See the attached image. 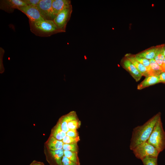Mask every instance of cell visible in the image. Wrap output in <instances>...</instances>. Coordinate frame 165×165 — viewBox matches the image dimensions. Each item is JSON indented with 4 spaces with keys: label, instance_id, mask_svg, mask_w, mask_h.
I'll return each instance as SVG.
<instances>
[{
    "label": "cell",
    "instance_id": "obj_18",
    "mask_svg": "<svg viewBox=\"0 0 165 165\" xmlns=\"http://www.w3.org/2000/svg\"><path fill=\"white\" fill-rule=\"evenodd\" d=\"M152 75L158 76L163 72L161 67L156 62L154 59L150 60Z\"/></svg>",
    "mask_w": 165,
    "mask_h": 165
},
{
    "label": "cell",
    "instance_id": "obj_10",
    "mask_svg": "<svg viewBox=\"0 0 165 165\" xmlns=\"http://www.w3.org/2000/svg\"><path fill=\"white\" fill-rule=\"evenodd\" d=\"M49 150L47 159L50 165H62V160L64 156L63 148L54 151Z\"/></svg>",
    "mask_w": 165,
    "mask_h": 165
},
{
    "label": "cell",
    "instance_id": "obj_13",
    "mask_svg": "<svg viewBox=\"0 0 165 165\" xmlns=\"http://www.w3.org/2000/svg\"><path fill=\"white\" fill-rule=\"evenodd\" d=\"M160 46V45L152 47L135 55L149 60L154 59L159 50Z\"/></svg>",
    "mask_w": 165,
    "mask_h": 165
},
{
    "label": "cell",
    "instance_id": "obj_1",
    "mask_svg": "<svg viewBox=\"0 0 165 165\" xmlns=\"http://www.w3.org/2000/svg\"><path fill=\"white\" fill-rule=\"evenodd\" d=\"M161 113L159 112L142 125L137 126L133 129L129 146L131 150L147 141L156 123L161 118Z\"/></svg>",
    "mask_w": 165,
    "mask_h": 165
},
{
    "label": "cell",
    "instance_id": "obj_17",
    "mask_svg": "<svg viewBox=\"0 0 165 165\" xmlns=\"http://www.w3.org/2000/svg\"><path fill=\"white\" fill-rule=\"evenodd\" d=\"M50 136L58 140L62 141L66 136V133L62 130L60 124L58 121L52 129Z\"/></svg>",
    "mask_w": 165,
    "mask_h": 165
},
{
    "label": "cell",
    "instance_id": "obj_33",
    "mask_svg": "<svg viewBox=\"0 0 165 165\" xmlns=\"http://www.w3.org/2000/svg\"><path fill=\"white\" fill-rule=\"evenodd\" d=\"M163 51L164 55L165 57V44H164L163 47Z\"/></svg>",
    "mask_w": 165,
    "mask_h": 165
},
{
    "label": "cell",
    "instance_id": "obj_16",
    "mask_svg": "<svg viewBox=\"0 0 165 165\" xmlns=\"http://www.w3.org/2000/svg\"><path fill=\"white\" fill-rule=\"evenodd\" d=\"M63 145L62 141L58 140L51 136L46 143L48 150L52 151L63 148Z\"/></svg>",
    "mask_w": 165,
    "mask_h": 165
},
{
    "label": "cell",
    "instance_id": "obj_19",
    "mask_svg": "<svg viewBox=\"0 0 165 165\" xmlns=\"http://www.w3.org/2000/svg\"><path fill=\"white\" fill-rule=\"evenodd\" d=\"M64 155L68 159L75 163L80 165V162L78 156V153L64 150Z\"/></svg>",
    "mask_w": 165,
    "mask_h": 165
},
{
    "label": "cell",
    "instance_id": "obj_20",
    "mask_svg": "<svg viewBox=\"0 0 165 165\" xmlns=\"http://www.w3.org/2000/svg\"><path fill=\"white\" fill-rule=\"evenodd\" d=\"M134 57L136 60L141 63L146 68L149 75H152L150 60L144 58L135 56V55H134Z\"/></svg>",
    "mask_w": 165,
    "mask_h": 165
},
{
    "label": "cell",
    "instance_id": "obj_14",
    "mask_svg": "<svg viewBox=\"0 0 165 165\" xmlns=\"http://www.w3.org/2000/svg\"><path fill=\"white\" fill-rule=\"evenodd\" d=\"M160 82L158 76L149 75L145 77L144 79L138 84L137 89L141 90Z\"/></svg>",
    "mask_w": 165,
    "mask_h": 165
},
{
    "label": "cell",
    "instance_id": "obj_24",
    "mask_svg": "<svg viewBox=\"0 0 165 165\" xmlns=\"http://www.w3.org/2000/svg\"><path fill=\"white\" fill-rule=\"evenodd\" d=\"M81 123L79 118L72 120L68 123V127L69 130H77L81 125Z\"/></svg>",
    "mask_w": 165,
    "mask_h": 165
},
{
    "label": "cell",
    "instance_id": "obj_21",
    "mask_svg": "<svg viewBox=\"0 0 165 165\" xmlns=\"http://www.w3.org/2000/svg\"><path fill=\"white\" fill-rule=\"evenodd\" d=\"M164 45V44L160 45L159 50L154 59L156 62L161 67L165 57L163 51V47Z\"/></svg>",
    "mask_w": 165,
    "mask_h": 165
},
{
    "label": "cell",
    "instance_id": "obj_30",
    "mask_svg": "<svg viewBox=\"0 0 165 165\" xmlns=\"http://www.w3.org/2000/svg\"><path fill=\"white\" fill-rule=\"evenodd\" d=\"M160 82L165 83V72H163L158 76Z\"/></svg>",
    "mask_w": 165,
    "mask_h": 165
},
{
    "label": "cell",
    "instance_id": "obj_31",
    "mask_svg": "<svg viewBox=\"0 0 165 165\" xmlns=\"http://www.w3.org/2000/svg\"><path fill=\"white\" fill-rule=\"evenodd\" d=\"M161 68L163 72H165V57L163 60Z\"/></svg>",
    "mask_w": 165,
    "mask_h": 165
},
{
    "label": "cell",
    "instance_id": "obj_9",
    "mask_svg": "<svg viewBox=\"0 0 165 165\" xmlns=\"http://www.w3.org/2000/svg\"><path fill=\"white\" fill-rule=\"evenodd\" d=\"M121 65L127 71L136 82L139 81L142 75L139 72L132 63L125 57L121 61Z\"/></svg>",
    "mask_w": 165,
    "mask_h": 165
},
{
    "label": "cell",
    "instance_id": "obj_34",
    "mask_svg": "<svg viewBox=\"0 0 165 165\" xmlns=\"http://www.w3.org/2000/svg\"><path fill=\"white\" fill-rule=\"evenodd\" d=\"M37 165H44V164L40 162H37Z\"/></svg>",
    "mask_w": 165,
    "mask_h": 165
},
{
    "label": "cell",
    "instance_id": "obj_5",
    "mask_svg": "<svg viewBox=\"0 0 165 165\" xmlns=\"http://www.w3.org/2000/svg\"><path fill=\"white\" fill-rule=\"evenodd\" d=\"M53 0H40L36 6L45 20H53L56 16L52 6Z\"/></svg>",
    "mask_w": 165,
    "mask_h": 165
},
{
    "label": "cell",
    "instance_id": "obj_27",
    "mask_svg": "<svg viewBox=\"0 0 165 165\" xmlns=\"http://www.w3.org/2000/svg\"><path fill=\"white\" fill-rule=\"evenodd\" d=\"M62 165H79L72 161L64 155L62 160Z\"/></svg>",
    "mask_w": 165,
    "mask_h": 165
},
{
    "label": "cell",
    "instance_id": "obj_29",
    "mask_svg": "<svg viewBox=\"0 0 165 165\" xmlns=\"http://www.w3.org/2000/svg\"><path fill=\"white\" fill-rule=\"evenodd\" d=\"M5 52L4 49L1 47H0V70L1 71H3L4 69V67L2 63V58Z\"/></svg>",
    "mask_w": 165,
    "mask_h": 165
},
{
    "label": "cell",
    "instance_id": "obj_6",
    "mask_svg": "<svg viewBox=\"0 0 165 165\" xmlns=\"http://www.w3.org/2000/svg\"><path fill=\"white\" fill-rule=\"evenodd\" d=\"M72 12V7L71 6L59 13L53 20L58 28L64 32L66 31V26L70 19Z\"/></svg>",
    "mask_w": 165,
    "mask_h": 165
},
{
    "label": "cell",
    "instance_id": "obj_4",
    "mask_svg": "<svg viewBox=\"0 0 165 165\" xmlns=\"http://www.w3.org/2000/svg\"><path fill=\"white\" fill-rule=\"evenodd\" d=\"M135 157L141 160L146 157L158 158L160 152L147 141L140 144L132 150Z\"/></svg>",
    "mask_w": 165,
    "mask_h": 165
},
{
    "label": "cell",
    "instance_id": "obj_28",
    "mask_svg": "<svg viewBox=\"0 0 165 165\" xmlns=\"http://www.w3.org/2000/svg\"><path fill=\"white\" fill-rule=\"evenodd\" d=\"M66 135L72 138H76L79 136L76 130H70L66 133Z\"/></svg>",
    "mask_w": 165,
    "mask_h": 165
},
{
    "label": "cell",
    "instance_id": "obj_25",
    "mask_svg": "<svg viewBox=\"0 0 165 165\" xmlns=\"http://www.w3.org/2000/svg\"><path fill=\"white\" fill-rule=\"evenodd\" d=\"M80 140L79 136L76 138H72L66 136L62 140L64 144H72L78 143Z\"/></svg>",
    "mask_w": 165,
    "mask_h": 165
},
{
    "label": "cell",
    "instance_id": "obj_15",
    "mask_svg": "<svg viewBox=\"0 0 165 165\" xmlns=\"http://www.w3.org/2000/svg\"><path fill=\"white\" fill-rule=\"evenodd\" d=\"M125 57L127 58L132 63L142 76L146 77L149 75L146 68L135 59L134 55L128 53L125 55Z\"/></svg>",
    "mask_w": 165,
    "mask_h": 165
},
{
    "label": "cell",
    "instance_id": "obj_23",
    "mask_svg": "<svg viewBox=\"0 0 165 165\" xmlns=\"http://www.w3.org/2000/svg\"><path fill=\"white\" fill-rule=\"evenodd\" d=\"M158 158L146 157L141 160L143 165H158Z\"/></svg>",
    "mask_w": 165,
    "mask_h": 165
},
{
    "label": "cell",
    "instance_id": "obj_7",
    "mask_svg": "<svg viewBox=\"0 0 165 165\" xmlns=\"http://www.w3.org/2000/svg\"><path fill=\"white\" fill-rule=\"evenodd\" d=\"M17 9L26 15L30 21L36 22L44 20L36 7L25 6L20 7Z\"/></svg>",
    "mask_w": 165,
    "mask_h": 165
},
{
    "label": "cell",
    "instance_id": "obj_3",
    "mask_svg": "<svg viewBox=\"0 0 165 165\" xmlns=\"http://www.w3.org/2000/svg\"><path fill=\"white\" fill-rule=\"evenodd\" d=\"M147 142L155 147L160 153L165 148V132L161 118L157 122Z\"/></svg>",
    "mask_w": 165,
    "mask_h": 165
},
{
    "label": "cell",
    "instance_id": "obj_2",
    "mask_svg": "<svg viewBox=\"0 0 165 165\" xmlns=\"http://www.w3.org/2000/svg\"><path fill=\"white\" fill-rule=\"evenodd\" d=\"M31 31L35 35L48 37L59 33L64 32L53 20H43L36 22L29 20Z\"/></svg>",
    "mask_w": 165,
    "mask_h": 165
},
{
    "label": "cell",
    "instance_id": "obj_26",
    "mask_svg": "<svg viewBox=\"0 0 165 165\" xmlns=\"http://www.w3.org/2000/svg\"><path fill=\"white\" fill-rule=\"evenodd\" d=\"M40 0H22L26 6L36 7Z\"/></svg>",
    "mask_w": 165,
    "mask_h": 165
},
{
    "label": "cell",
    "instance_id": "obj_8",
    "mask_svg": "<svg viewBox=\"0 0 165 165\" xmlns=\"http://www.w3.org/2000/svg\"><path fill=\"white\" fill-rule=\"evenodd\" d=\"M26 6L22 0H1L0 9L6 12L11 13L14 10L21 6Z\"/></svg>",
    "mask_w": 165,
    "mask_h": 165
},
{
    "label": "cell",
    "instance_id": "obj_11",
    "mask_svg": "<svg viewBox=\"0 0 165 165\" xmlns=\"http://www.w3.org/2000/svg\"><path fill=\"white\" fill-rule=\"evenodd\" d=\"M78 119L75 112L72 111L61 117L58 122L60 123L62 130L66 133L69 130L68 123L70 121Z\"/></svg>",
    "mask_w": 165,
    "mask_h": 165
},
{
    "label": "cell",
    "instance_id": "obj_12",
    "mask_svg": "<svg viewBox=\"0 0 165 165\" xmlns=\"http://www.w3.org/2000/svg\"><path fill=\"white\" fill-rule=\"evenodd\" d=\"M71 6L70 0H53L52 2L53 12L56 16L62 10Z\"/></svg>",
    "mask_w": 165,
    "mask_h": 165
},
{
    "label": "cell",
    "instance_id": "obj_22",
    "mask_svg": "<svg viewBox=\"0 0 165 165\" xmlns=\"http://www.w3.org/2000/svg\"><path fill=\"white\" fill-rule=\"evenodd\" d=\"M63 149L64 150H67L78 153L79 147L77 143L72 144H64Z\"/></svg>",
    "mask_w": 165,
    "mask_h": 165
},
{
    "label": "cell",
    "instance_id": "obj_32",
    "mask_svg": "<svg viewBox=\"0 0 165 165\" xmlns=\"http://www.w3.org/2000/svg\"><path fill=\"white\" fill-rule=\"evenodd\" d=\"M37 162L33 161L30 165H37Z\"/></svg>",
    "mask_w": 165,
    "mask_h": 165
}]
</instances>
